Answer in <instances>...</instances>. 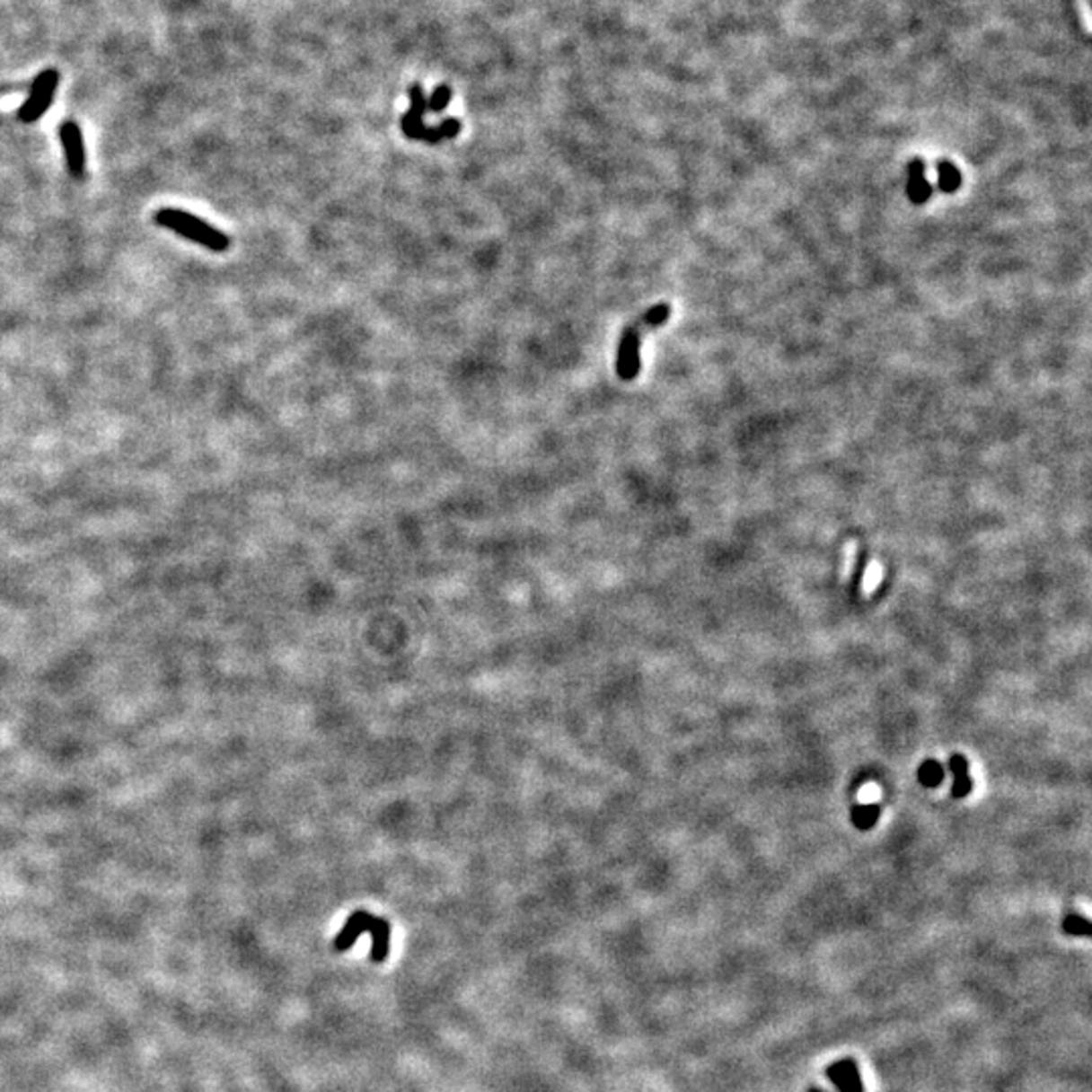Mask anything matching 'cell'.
Here are the masks:
<instances>
[{
  "mask_svg": "<svg viewBox=\"0 0 1092 1092\" xmlns=\"http://www.w3.org/2000/svg\"><path fill=\"white\" fill-rule=\"evenodd\" d=\"M809 1092H823V1090H817V1088H811V1090H809Z\"/></svg>",
  "mask_w": 1092,
  "mask_h": 1092,
  "instance_id": "2e32d148",
  "label": "cell"
},
{
  "mask_svg": "<svg viewBox=\"0 0 1092 1092\" xmlns=\"http://www.w3.org/2000/svg\"><path fill=\"white\" fill-rule=\"evenodd\" d=\"M449 100H452V87L449 85H439L436 92H433L431 100L427 101V110L433 111V114H441L447 106Z\"/></svg>",
  "mask_w": 1092,
  "mask_h": 1092,
  "instance_id": "5bb4252c",
  "label": "cell"
},
{
  "mask_svg": "<svg viewBox=\"0 0 1092 1092\" xmlns=\"http://www.w3.org/2000/svg\"><path fill=\"white\" fill-rule=\"evenodd\" d=\"M919 779H920V781L925 783V785H929V787H935V785L941 783V779H943V769H941V765H938L937 761H927L925 765H922V767H920V771H919Z\"/></svg>",
  "mask_w": 1092,
  "mask_h": 1092,
  "instance_id": "9a60e30c",
  "label": "cell"
},
{
  "mask_svg": "<svg viewBox=\"0 0 1092 1092\" xmlns=\"http://www.w3.org/2000/svg\"><path fill=\"white\" fill-rule=\"evenodd\" d=\"M961 172L951 163L938 164V187L945 192H955L961 187Z\"/></svg>",
  "mask_w": 1092,
  "mask_h": 1092,
  "instance_id": "8fae6325",
  "label": "cell"
},
{
  "mask_svg": "<svg viewBox=\"0 0 1092 1092\" xmlns=\"http://www.w3.org/2000/svg\"><path fill=\"white\" fill-rule=\"evenodd\" d=\"M368 933L373 935V953L371 959L374 963H383L389 955V938H391V925L384 919L373 917Z\"/></svg>",
  "mask_w": 1092,
  "mask_h": 1092,
  "instance_id": "ba28073f",
  "label": "cell"
},
{
  "mask_svg": "<svg viewBox=\"0 0 1092 1092\" xmlns=\"http://www.w3.org/2000/svg\"><path fill=\"white\" fill-rule=\"evenodd\" d=\"M59 138L63 152H66L69 174L74 176V179H82L85 172V144L82 128H79L74 119H67V122H63L59 128Z\"/></svg>",
  "mask_w": 1092,
  "mask_h": 1092,
  "instance_id": "5b68a950",
  "label": "cell"
},
{
  "mask_svg": "<svg viewBox=\"0 0 1092 1092\" xmlns=\"http://www.w3.org/2000/svg\"><path fill=\"white\" fill-rule=\"evenodd\" d=\"M672 316V308L670 304H656V306L649 308L644 316H639L636 322H631L628 328H625L621 339H620V347H617V376H620L621 381H633L641 371V357H639V344L641 339H644V334L647 330H656V328H660L662 324H665Z\"/></svg>",
  "mask_w": 1092,
  "mask_h": 1092,
  "instance_id": "6da1fadb",
  "label": "cell"
},
{
  "mask_svg": "<svg viewBox=\"0 0 1092 1092\" xmlns=\"http://www.w3.org/2000/svg\"><path fill=\"white\" fill-rule=\"evenodd\" d=\"M154 221L160 225V227L171 229L174 233H179L181 237L192 241V243L207 247L208 251L223 253V251H227L231 245L229 237L225 235L223 231L215 229L213 225L205 223L203 219H198L197 215L181 211V208H160L154 216Z\"/></svg>",
  "mask_w": 1092,
  "mask_h": 1092,
  "instance_id": "7a4b0ae2",
  "label": "cell"
},
{
  "mask_svg": "<svg viewBox=\"0 0 1092 1092\" xmlns=\"http://www.w3.org/2000/svg\"><path fill=\"white\" fill-rule=\"evenodd\" d=\"M949 767L955 773V787H953V795L955 797H965L971 791V779L967 775V761L959 757V754H955L949 761Z\"/></svg>",
  "mask_w": 1092,
  "mask_h": 1092,
  "instance_id": "30bf717a",
  "label": "cell"
},
{
  "mask_svg": "<svg viewBox=\"0 0 1092 1092\" xmlns=\"http://www.w3.org/2000/svg\"><path fill=\"white\" fill-rule=\"evenodd\" d=\"M909 197L912 203L922 205L930 197V184L925 179V164L920 160H914L911 164L909 174Z\"/></svg>",
  "mask_w": 1092,
  "mask_h": 1092,
  "instance_id": "9c48e42d",
  "label": "cell"
},
{
  "mask_svg": "<svg viewBox=\"0 0 1092 1092\" xmlns=\"http://www.w3.org/2000/svg\"><path fill=\"white\" fill-rule=\"evenodd\" d=\"M371 919H373V914L366 912V911L352 912L350 917H348V920L344 922V927H342V930L339 933V937L334 938V949L336 951H347V949H350V947L357 943V938L360 935L368 933V927H371Z\"/></svg>",
  "mask_w": 1092,
  "mask_h": 1092,
  "instance_id": "52a82bcc",
  "label": "cell"
},
{
  "mask_svg": "<svg viewBox=\"0 0 1092 1092\" xmlns=\"http://www.w3.org/2000/svg\"><path fill=\"white\" fill-rule=\"evenodd\" d=\"M409 98H411V108L407 114L401 118V130L411 140H423L429 144H437L441 140L455 138L462 130V122L457 118H447L437 128H427L423 124V116L427 110V98L423 95L419 84L409 87Z\"/></svg>",
  "mask_w": 1092,
  "mask_h": 1092,
  "instance_id": "3957f363",
  "label": "cell"
},
{
  "mask_svg": "<svg viewBox=\"0 0 1092 1092\" xmlns=\"http://www.w3.org/2000/svg\"><path fill=\"white\" fill-rule=\"evenodd\" d=\"M825 1074H828L830 1082L840 1092H864L860 1070H858V1064L852 1058H844L840 1060V1062L828 1066Z\"/></svg>",
  "mask_w": 1092,
  "mask_h": 1092,
  "instance_id": "8992f818",
  "label": "cell"
},
{
  "mask_svg": "<svg viewBox=\"0 0 1092 1092\" xmlns=\"http://www.w3.org/2000/svg\"><path fill=\"white\" fill-rule=\"evenodd\" d=\"M59 85V71L57 69H45L43 74H39L33 87H31L29 98L22 103L19 110V118L21 122L33 124L37 122L39 118L47 114V110L51 108L55 92H57Z\"/></svg>",
  "mask_w": 1092,
  "mask_h": 1092,
  "instance_id": "277c9868",
  "label": "cell"
},
{
  "mask_svg": "<svg viewBox=\"0 0 1092 1092\" xmlns=\"http://www.w3.org/2000/svg\"><path fill=\"white\" fill-rule=\"evenodd\" d=\"M1064 933L1068 935H1076V937H1088L1090 935V922L1080 917V914H1068L1064 919Z\"/></svg>",
  "mask_w": 1092,
  "mask_h": 1092,
  "instance_id": "4fadbf2b",
  "label": "cell"
},
{
  "mask_svg": "<svg viewBox=\"0 0 1092 1092\" xmlns=\"http://www.w3.org/2000/svg\"><path fill=\"white\" fill-rule=\"evenodd\" d=\"M878 817V807L874 806V803H864V806L854 809V822L858 828H872L874 822H876Z\"/></svg>",
  "mask_w": 1092,
  "mask_h": 1092,
  "instance_id": "7c38bea8",
  "label": "cell"
}]
</instances>
